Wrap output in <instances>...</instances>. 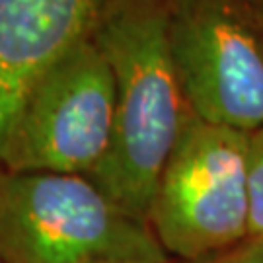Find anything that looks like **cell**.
Instances as JSON below:
<instances>
[{"label": "cell", "instance_id": "cell-4", "mask_svg": "<svg viewBox=\"0 0 263 263\" xmlns=\"http://www.w3.org/2000/svg\"><path fill=\"white\" fill-rule=\"evenodd\" d=\"M115 100L113 68L92 35L31 86L0 151L2 170L92 176L111 144Z\"/></svg>", "mask_w": 263, "mask_h": 263}, {"label": "cell", "instance_id": "cell-7", "mask_svg": "<svg viewBox=\"0 0 263 263\" xmlns=\"http://www.w3.org/2000/svg\"><path fill=\"white\" fill-rule=\"evenodd\" d=\"M248 238H263V127L248 139Z\"/></svg>", "mask_w": 263, "mask_h": 263}, {"label": "cell", "instance_id": "cell-3", "mask_svg": "<svg viewBox=\"0 0 263 263\" xmlns=\"http://www.w3.org/2000/svg\"><path fill=\"white\" fill-rule=\"evenodd\" d=\"M248 139L185 113L148 215L168 257L213 259L248 240Z\"/></svg>", "mask_w": 263, "mask_h": 263}, {"label": "cell", "instance_id": "cell-2", "mask_svg": "<svg viewBox=\"0 0 263 263\" xmlns=\"http://www.w3.org/2000/svg\"><path fill=\"white\" fill-rule=\"evenodd\" d=\"M148 222L76 174L0 170V263H166Z\"/></svg>", "mask_w": 263, "mask_h": 263}, {"label": "cell", "instance_id": "cell-5", "mask_svg": "<svg viewBox=\"0 0 263 263\" xmlns=\"http://www.w3.org/2000/svg\"><path fill=\"white\" fill-rule=\"evenodd\" d=\"M168 43L189 111L252 135L263 127V26L246 0H172Z\"/></svg>", "mask_w": 263, "mask_h": 263}, {"label": "cell", "instance_id": "cell-9", "mask_svg": "<svg viewBox=\"0 0 263 263\" xmlns=\"http://www.w3.org/2000/svg\"><path fill=\"white\" fill-rule=\"evenodd\" d=\"M246 2L255 14V18L259 20V24L263 26V0H246Z\"/></svg>", "mask_w": 263, "mask_h": 263}, {"label": "cell", "instance_id": "cell-10", "mask_svg": "<svg viewBox=\"0 0 263 263\" xmlns=\"http://www.w3.org/2000/svg\"><path fill=\"white\" fill-rule=\"evenodd\" d=\"M166 263H215V257L213 259H201V261H179V259H170Z\"/></svg>", "mask_w": 263, "mask_h": 263}, {"label": "cell", "instance_id": "cell-6", "mask_svg": "<svg viewBox=\"0 0 263 263\" xmlns=\"http://www.w3.org/2000/svg\"><path fill=\"white\" fill-rule=\"evenodd\" d=\"M121 0H0V151L24 98Z\"/></svg>", "mask_w": 263, "mask_h": 263}, {"label": "cell", "instance_id": "cell-11", "mask_svg": "<svg viewBox=\"0 0 263 263\" xmlns=\"http://www.w3.org/2000/svg\"><path fill=\"white\" fill-rule=\"evenodd\" d=\"M168 261H170V259H168ZM113 263H123V261H113Z\"/></svg>", "mask_w": 263, "mask_h": 263}, {"label": "cell", "instance_id": "cell-8", "mask_svg": "<svg viewBox=\"0 0 263 263\" xmlns=\"http://www.w3.org/2000/svg\"><path fill=\"white\" fill-rule=\"evenodd\" d=\"M215 263H263V238H248L215 257Z\"/></svg>", "mask_w": 263, "mask_h": 263}, {"label": "cell", "instance_id": "cell-1", "mask_svg": "<svg viewBox=\"0 0 263 263\" xmlns=\"http://www.w3.org/2000/svg\"><path fill=\"white\" fill-rule=\"evenodd\" d=\"M115 74L109 151L88 178L133 216L148 222L152 199L189 111L168 43V4L121 0L94 33Z\"/></svg>", "mask_w": 263, "mask_h": 263}]
</instances>
